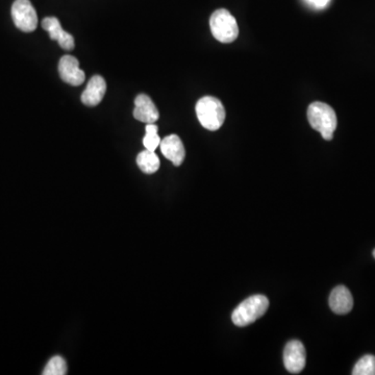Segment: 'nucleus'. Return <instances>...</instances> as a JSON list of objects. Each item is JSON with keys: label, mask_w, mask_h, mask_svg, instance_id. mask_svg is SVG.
Listing matches in <instances>:
<instances>
[{"label": "nucleus", "mask_w": 375, "mask_h": 375, "mask_svg": "<svg viewBox=\"0 0 375 375\" xmlns=\"http://www.w3.org/2000/svg\"><path fill=\"white\" fill-rule=\"evenodd\" d=\"M308 119L311 126L319 131L324 140L331 141L333 139L338 120L332 107L324 102H313L308 107Z\"/></svg>", "instance_id": "obj_1"}, {"label": "nucleus", "mask_w": 375, "mask_h": 375, "mask_svg": "<svg viewBox=\"0 0 375 375\" xmlns=\"http://www.w3.org/2000/svg\"><path fill=\"white\" fill-rule=\"evenodd\" d=\"M197 118L205 129L208 131H218L225 121L227 113L222 102L213 96H205L197 102Z\"/></svg>", "instance_id": "obj_2"}, {"label": "nucleus", "mask_w": 375, "mask_h": 375, "mask_svg": "<svg viewBox=\"0 0 375 375\" xmlns=\"http://www.w3.org/2000/svg\"><path fill=\"white\" fill-rule=\"evenodd\" d=\"M269 308V300L264 295H254L241 302L234 312L232 320L234 326L244 328L262 317Z\"/></svg>", "instance_id": "obj_3"}, {"label": "nucleus", "mask_w": 375, "mask_h": 375, "mask_svg": "<svg viewBox=\"0 0 375 375\" xmlns=\"http://www.w3.org/2000/svg\"><path fill=\"white\" fill-rule=\"evenodd\" d=\"M213 36L221 43L229 44L236 41L239 36V26L236 18L225 8H219L210 18Z\"/></svg>", "instance_id": "obj_4"}, {"label": "nucleus", "mask_w": 375, "mask_h": 375, "mask_svg": "<svg viewBox=\"0 0 375 375\" xmlns=\"http://www.w3.org/2000/svg\"><path fill=\"white\" fill-rule=\"evenodd\" d=\"M15 25L24 32H32L38 26V16L30 0H15L12 6Z\"/></svg>", "instance_id": "obj_5"}, {"label": "nucleus", "mask_w": 375, "mask_h": 375, "mask_svg": "<svg viewBox=\"0 0 375 375\" xmlns=\"http://www.w3.org/2000/svg\"><path fill=\"white\" fill-rule=\"evenodd\" d=\"M306 352L304 344L297 340L289 342L284 350V364L290 374H297L306 367Z\"/></svg>", "instance_id": "obj_6"}, {"label": "nucleus", "mask_w": 375, "mask_h": 375, "mask_svg": "<svg viewBox=\"0 0 375 375\" xmlns=\"http://www.w3.org/2000/svg\"><path fill=\"white\" fill-rule=\"evenodd\" d=\"M59 73L64 82L71 85H81L85 82V72L81 69L78 59L72 56H64L61 59Z\"/></svg>", "instance_id": "obj_7"}, {"label": "nucleus", "mask_w": 375, "mask_h": 375, "mask_svg": "<svg viewBox=\"0 0 375 375\" xmlns=\"http://www.w3.org/2000/svg\"><path fill=\"white\" fill-rule=\"evenodd\" d=\"M44 30L48 32L50 39L58 42L61 47L65 50H72L76 46L74 38L69 32L63 30L61 22L56 17H47L42 21Z\"/></svg>", "instance_id": "obj_8"}, {"label": "nucleus", "mask_w": 375, "mask_h": 375, "mask_svg": "<svg viewBox=\"0 0 375 375\" xmlns=\"http://www.w3.org/2000/svg\"><path fill=\"white\" fill-rule=\"evenodd\" d=\"M133 117L138 121L144 122L146 124H155L160 118L159 109L149 96L140 94L135 100Z\"/></svg>", "instance_id": "obj_9"}, {"label": "nucleus", "mask_w": 375, "mask_h": 375, "mask_svg": "<svg viewBox=\"0 0 375 375\" xmlns=\"http://www.w3.org/2000/svg\"><path fill=\"white\" fill-rule=\"evenodd\" d=\"M162 153L164 157L172 162L174 166H181L186 157L185 146L181 142V138L177 135H170L162 140Z\"/></svg>", "instance_id": "obj_10"}, {"label": "nucleus", "mask_w": 375, "mask_h": 375, "mask_svg": "<svg viewBox=\"0 0 375 375\" xmlns=\"http://www.w3.org/2000/svg\"><path fill=\"white\" fill-rule=\"evenodd\" d=\"M105 91H107V83L105 78L100 76H94L88 83L81 100L87 107H95L104 100Z\"/></svg>", "instance_id": "obj_11"}, {"label": "nucleus", "mask_w": 375, "mask_h": 375, "mask_svg": "<svg viewBox=\"0 0 375 375\" xmlns=\"http://www.w3.org/2000/svg\"><path fill=\"white\" fill-rule=\"evenodd\" d=\"M331 310L338 315H345L354 308V298L346 287L338 286L330 295Z\"/></svg>", "instance_id": "obj_12"}, {"label": "nucleus", "mask_w": 375, "mask_h": 375, "mask_svg": "<svg viewBox=\"0 0 375 375\" xmlns=\"http://www.w3.org/2000/svg\"><path fill=\"white\" fill-rule=\"evenodd\" d=\"M137 165L146 174H153L160 168V159L155 151H141L137 157Z\"/></svg>", "instance_id": "obj_13"}, {"label": "nucleus", "mask_w": 375, "mask_h": 375, "mask_svg": "<svg viewBox=\"0 0 375 375\" xmlns=\"http://www.w3.org/2000/svg\"><path fill=\"white\" fill-rule=\"evenodd\" d=\"M354 375H375V357L366 355L359 359L352 369Z\"/></svg>", "instance_id": "obj_14"}, {"label": "nucleus", "mask_w": 375, "mask_h": 375, "mask_svg": "<svg viewBox=\"0 0 375 375\" xmlns=\"http://www.w3.org/2000/svg\"><path fill=\"white\" fill-rule=\"evenodd\" d=\"M145 131V137L143 139L144 147L147 150L155 151L162 141L161 138L159 137V133H157L159 129L155 124H148L146 125Z\"/></svg>", "instance_id": "obj_15"}, {"label": "nucleus", "mask_w": 375, "mask_h": 375, "mask_svg": "<svg viewBox=\"0 0 375 375\" xmlns=\"http://www.w3.org/2000/svg\"><path fill=\"white\" fill-rule=\"evenodd\" d=\"M43 375H65L67 374V364L60 355L52 357L47 365L44 368Z\"/></svg>", "instance_id": "obj_16"}, {"label": "nucleus", "mask_w": 375, "mask_h": 375, "mask_svg": "<svg viewBox=\"0 0 375 375\" xmlns=\"http://www.w3.org/2000/svg\"><path fill=\"white\" fill-rule=\"evenodd\" d=\"M308 1L316 8H324V6H328L330 0H308Z\"/></svg>", "instance_id": "obj_17"}, {"label": "nucleus", "mask_w": 375, "mask_h": 375, "mask_svg": "<svg viewBox=\"0 0 375 375\" xmlns=\"http://www.w3.org/2000/svg\"><path fill=\"white\" fill-rule=\"evenodd\" d=\"M374 258H375V249H374Z\"/></svg>", "instance_id": "obj_18"}]
</instances>
